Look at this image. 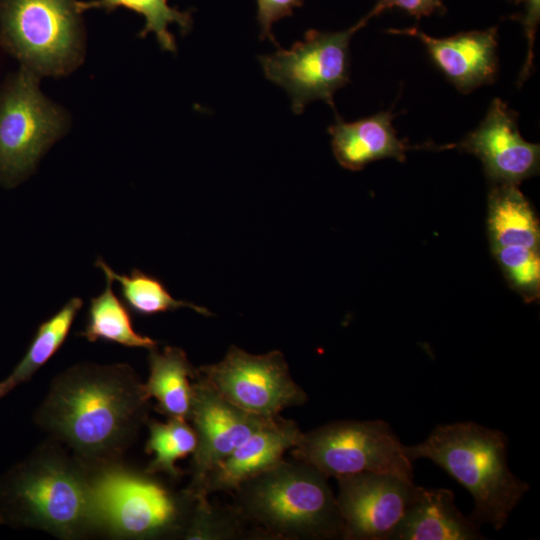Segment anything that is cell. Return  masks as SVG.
Returning a JSON list of instances; mask_svg holds the SVG:
<instances>
[{"mask_svg":"<svg viewBox=\"0 0 540 540\" xmlns=\"http://www.w3.org/2000/svg\"><path fill=\"white\" fill-rule=\"evenodd\" d=\"M83 301L73 297L53 316L42 322L27 352L13 371L0 381V399L31 377L59 350L82 308Z\"/></svg>","mask_w":540,"mask_h":540,"instance_id":"obj_20","label":"cell"},{"mask_svg":"<svg viewBox=\"0 0 540 540\" xmlns=\"http://www.w3.org/2000/svg\"><path fill=\"white\" fill-rule=\"evenodd\" d=\"M271 418L231 404L196 368L189 422L195 430L197 446L192 454L191 481L185 491L195 499L206 497L204 485L212 470Z\"/></svg>","mask_w":540,"mask_h":540,"instance_id":"obj_11","label":"cell"},{"mask_svg":"<svg viewBox=\"0 0 540 540\" xmlns=\"http://www.w3.org/2000/svg\"><path fill=\"white\" fill-rule=\"evenodd\" d=\"M457 147L475 155L493 184L519 185L539 172V144L527 142L518 130L517 114L495 98L480 125Z\"/></svg>","mask_w":540,"mask_h":540,"instance_id":"obj_13","label":"cell"},{"mask_svg":"<svg viewBox=\"0 0 540 540\" xmlns=\"http://www.w3.org/2000/svg\"><path fill=\"white\" fill-rule=\"evenodd\" d=\"M336 479L342 539L391 540L414 496V482L394 474L376 472Z\"/></svg>","mask_w":540,"mask_h":540,"instance_id":"obj_12","label":"cell"},{"mask_svg":"<svg viewBox=\"0 0 540 540\" xmlns=\"http://www.w3.org/2000/svg\"><path fill=\"white\" fill-rule=\"evenodd\" d=\"M515 4H522L524 7V13L518 18L523 25L525 36L528 41V51L525 64L520 74V81H524L532 70L533 61V44L537 30V26L540 20V0H510Z\"/></svg>","mask_w":540,"mask_h":540,"instance_id":"obj_29","label":"cell"},{"mask_svg":"<svg viewBox=\"0 0 540 540\" xmlns=\"http://www.w3.org/2000/svg\"><path fill=\"white\" fill-rule=\"evenodd\" d=\"M302 431L291 420L276 416L267 421L209 474L204 496L234 492L242 483L274 467L299 442Z\"/></svg>","mask_w":540,"mask_h":540,"instance_id":"obj_15","label":"cell"},{"mask_svg":"<svg viewBox=\"0 0 540 540\" xmlns=\"http://www.w3.org/2000/svg\"><path fill=\"white\" fill-rule=\"evenodd\" d=\"M370 19L367 14L343 31L308 30L304 39L290 49L279 48L273 54L258 57L265 77L290 96L295 114H301L315 100H323L335 109V92L349 82L350 39Z\"/></svg>","mask_w":540,"mask_h":540,"instance_id":"obj_9","label":"cell"},{"mask_svg":"<svg viewBox=\"0 0 540 540\" xmlns=\"http://www.w3.org/2000/svg\"><path fill=\"white\" fill-rule=\"evenodd\" d=\"M509 286L526 303L540 295V251L527 248H500L492 251Z\"/></svg>","mask_w":540,"mask_h":540,"instance_id":"obj_26","label":"cell"},{"mask_svg":"<svg viewBox=\"0 0 540 540\" xmlns=\"http://www.w3.org/2000/svg\"><path fill=\"white\" fill-rule=\"evenodd\" d=\"M113 280L106 277L104 291L90 300L87 320L80 335L90 342L98 340L126 347H157V341L135 331L132 318L112 289Z\"/></svg>","mask_w":540,"mask_h":540,"instance_id":"obj_21","label":"cell"},{"mask_svg":"<svg viewBox=\"0 0 540 540\" xmlns=\"http://www.w3.org/2000/svg\"><path fill=\"white\" fill-rule=\"evenodd\" d=\"M325 474L314 466L284 459L242 483L235 507L262 533L277 539H342L343 523Z\"/></svg>","mask_w":540,"mask_h":540,"instance_id":"obj_4","label":"cell"},{"mask_svg":"<svg viewBox=\"0 0 540 540\" xmlns=\"http://www.w3.org/2000/svg\"><path fill=\"white\" fill-rule=\"evenodd\" d=\"M0 523L64 539L103 533L90 470L58 442L42 444L0 478Z\"/></svg>","mask_w":540,"mask_h":540,"instance_id":"obj_2","label":"cell"},{"mask_svg":"<svg viewBox=\"0 0 540 540\" xmlns=\"http://www.w3.org/2000/svg\"><path fill=\"white\" fill-rule=\"evenodd\" d=\"M39 76L21 67L0 92V182L27 177L65 131L67 117L39 89Z\"/></svg>","mask_w":540,"mask_h":540,"instance_id":"obj_8","label":"cell"},{"mask_svg":"<svg viewBox=\"0 0 540 540\" xmlns=\"http://www.w3.org/2000/svg\"><path fill=\"white\" fill-rule=\"evenodd\" d=\"M487 232L491 251L500 248L540 251L539 220L518 185L495 184L491 188Z\"/></svg>","mask_w":540,"mask_h":540,"instance_id":"obj_18","label":"cell"},{"mask_svg":"<svg viewBox=\"0 0 540 540\" xmlns=\"http://www.w3.org/2000/svg\"><path fill=\"white\" fill-rule=\"evenodd\" d=\"M103 533L116 538L182 536L196 499L175 494L122 462L90 470Z\"/></svg>","mask_w":540,"mask_h":540,"instance_id":"obj_5","label":"cell"},{"mask_svg":"<svg viewBox=\"0 0 540 540\" xmlns=\"http://www.w3.org/2000/svg\"><path fill=\"white\" fill-rule=\"evenodd\" d=\"M76 0H0V44L37 76H62L81 62Z\"/></svg>","mask_w":540,"mask_h":540,"instance_id":"obj_6","label":"cell"},{"mask_svg":"<svg viewBox=\"0 0 540 540\" xmlns=\"http://www.w3.org/2000/svg\"><path fill=\"white\" fill-rule=\"evenodd\" d=\"M256 19L260 27V38H268L279 47L271 32L272 26L278 20L289 17L295 8L301 7L304 0H256Z\"/></svg>","mask_w":540,"mask_h":540,"instance_id":"obj_27","label":"cell"},{"mask_svg":"<svg viewBox=\"0 0 540 540\" xmlns=\"http://www.w3.org/2000/svg\"><path fill=\"white\" fill-rule=\"evenodd\" d=\"M149 377L143 383L148 399L157 401L156 410L168 418L189 421L193 401V379L196 368L178 347H156L149 350Z\"/></svg>","mask_w":540,"mask_h":540,"instance_id":"obj_19","label":"cell"},{"mask_svg":"<svg viewBox=\"0 0 540 540\" xmlns=\"http://www.w3.org/2000/svg\"><path fill=\"white\" fill-rule=\"evenodd\" d=\"M149 400L129 365L79 364L53 380L34 421L92 470L122 462L148 421Z\"/></svg>","mask_w":540,"mask_h":540,"instance_id":"obj_1","label":"cell"},{"mask_svg":"<svg viewBox=\"0 0 540 540\" xmlns=\"http://www.w3.org/2000/svg\"><path fill=\"white\" fill-rule=\"evenodd\" d=\"M95 266L106 277L119 283L121 297L137 315L150 316L186 307L201 315L212 316L205 307L175 299L157 277L138 269H133L129 274L116 273L102 258L95 261Z\"/></svg>","mask_w":540,"mask_h":540,"instance_id":"obj_22","label":"cell"},{"mask_svg":"<svg viewBox=\"0 0 540 540\" xmlns=\"http://www.w3.org/2000/svg\"><path fill=\"white\" fill-rule=\"evenodd\" d=\"M80 13L89 9H101L112 12L118 8L133 11L143 17L144 27L140 37L153 33L163 50L176 51V42L169 26L176 24L181 33L186 34L192 27V15L190 11H181L169 5L167 0H91L76 1Z\"/></svg>","mask_w":540,"mask_h":540,"instance_id":"obj_23","label":"cell"},{"mask_svg":"<svg viewBox=\"0 0 540 540\" xmlns=\"http://www.w3.org/2000/svg\"><path fill=\"white\" fill-rule=\"evenodd\" d=\"M417 37L435 66L462 93L491 84L498 73L497 27L433 38L419 29L388 30Z\"/></svg>","mask_w":540,"mask_h":540,"instance_id":"obj_14","label":"cell"},{"mask_svg":"<svg viewBox=\"0 0 540 540\" xmlns=\"http://www.w3.org/2000/svg\"><path fill=\"white\" fill-rule=\"evenodd\" d=\"M480 526L457 508L454 493L446 488L416 486L391 540H479Z\"/></svg>","mask_w":540,"mask_h":540,"instance_id":"obj_16","label":"cell"},{"mask_svg":"<svg viewBox=\"0 0 540 540\" xmlns=\"http://www.w3.org/2000/svg\"><path fill=\"white\" fill-rule=\"evenodd\" d=\"M149 437L145 450L153 454V459L145 469L150 475L164 473L178 479L183 471L176 466L177 460L193 454L197 446V436L189 421L182 418H168L167 422L148 420Z\"/></svg>","mask_w":540,"mask_h":540,"instance_id":"obj_24","label":"cell"},{"mask_svg":"<svg viewBox=\"0 0 540 540\" xmlns=\"http://www.w3.org/2000/svg\"><path fill=\"white\" fill-rule=\"evenodd\" d=\"M392 8H399L417 19L435 12H445L443 0H377L368 14L372 18Z\"/></svg>","mask_w":540,"mask_h":540,"instance_id":"obj_28","label":"cell"},{"mask_svg":"<svg viewBox=\"0 0 540 540\" xmlns=\"http://www.w3.org/2000/svg\"><path fill=\"white\" fill-rule=\"evenodd\" d=\"M291 454L327 477L376 472L413 481L406 446L383 420H340L303 432Z\"/></svg>","mask_w":540,"mask_h":540,"instance_id":"obj_7","label":"cell"},{"mask_svg":"<svg viewBox=\"0 0 540 540\" xmlns=\"http://www.w3.org/2000/svg\"><path fill=\"white\" fill-rule=\"evenodd\" d=\"M245 519L235 506L213 505L208 497L197 498L183 538L189 540H230L244 535Z\"/></svg>","mask_w":540,"mask_h":540,"instance_id":"obj_25","label":"cell"},{"mask_svg":"<svg viewBox=\"0 0 540 540\" xmlns=\"http://www.w3.org/2000/svg\"><path fill=\"white\" fill-rule=\"evenodd\" d=\"M393 117L390 110L353 122H345L337 115L328 132L332 138L333 154L340 166L359 171L380 159L393 158L404 162L409 147L397 137L392 125Z\"/></svg>","mask_w":540,"mask_h":540,"instance_id":"obj_17","label":"cell"},{"mask_svg":"<svg viewBox=\"0 0 540 540\" xmlns=\"http://www.w3.org/2000/svg\"><path fill=\"white\" fill-rule=\"evenodd\" d=\"M507 449L505 433L474 422L438 425L424 441L406 446L412 462L429 459L468 490L474 500L469 518L496 531L529 490V484L510 471Z\"/></svg>","mask_w":540,"mask_h":540,"instance_id":"obj_3","label":"cell"},{"mask_svg":"<svg viewBox=\"0 0 540 540\" xmlns=\"http://www.w3.org/2000/svg\"><path fill=\"white\" fill-rule=\"evenodd\" d=\"M197 371L231 404L258 416L276 417L308 399L278 350L253 355L232 345L221 361Z\"/></svg>","mask_w":540,"mask_h":540,"instance_id":"obj_10","label":"cell"}]
</instances>
